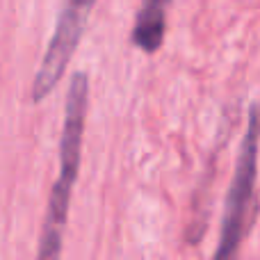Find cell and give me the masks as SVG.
I'll use <instances>...</instances> for the list:
<instances>
[{
  "label": "cell",
  "mask_w": 260,
  "mask_h": 260,
  "mask_svg": "<svg viewBox=\"0 0 260 260\" xmlns=\"http://www.w3.org/2000/svg\"><path fill=\"white\" fill-rule=\"evenodd\" d=\"M87 105H89V78L85 71H76L69 82L67 105H64V126L62 137H59V174L50 189L35 260L62 258V240L69 219V206H71V194L76 187L78 171H80Z\"/></svg>",
  "instance_id": "obj_1"
},
{
  "label": "cell",
  "mask_w": 260,
  "mask_h": 260,
  "mask_svg": "<svg viewBox=\"0 0 260 260\" xmlns=\"http://www.w3.org/2000/svg\"><path fill=\"white\" fill-rule=\"evenodd\" d=\"M258 148H260V103H251L247 114V130L240 144L238 162L226 194L224 219H221L219 242L212 260H235L240 251L249 219L256 203V178H258Z\"/></svg>",
  "instance_id": "obj_2"
},
{
  "label": "cell",
  "mask_w": 260,
  "mask_h": 260,
  "mask_svg": "<svg viewBox=\"0 0 260 260\" xmlns=\"http://www.w3.org/2000/svg\"><path fill=\"white\" fill-rule=\"evenodd\" d=\"M96 0H67L57 16L50 44L41 59V67L32 80V103H41L57 87L82 39L87 18L94 9Z\"/></svg>",
  "instance_id": "obj_3"
},
{
  "label": "cell",
  "mask_w": 260,
  "mask_h": 260,
  "mask_svg": "<svg viewBox=\"0 0 260 260\" xmlns=\"http://www.w3.org/2000/svg\"><path fill=\"white\" fill-rule=\"evenodd\" d=\"M171 0H142L133 23V44L144 53L160 50L167 35V9Z\"/></svg>",
  "instance_id": "obj_4"
}]
</instances>
